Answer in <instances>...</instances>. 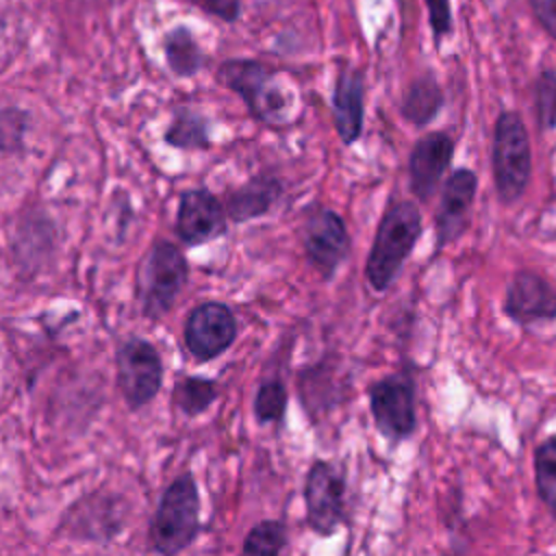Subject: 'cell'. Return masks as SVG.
<instances>
[{"label":"cell","mask_w":556,"mask_h":556,"mask_svg":"<svg viewBox=\"0 0 556 556\" xmlns=\"http://www.w3.org/2000/svg\"><path fill=\"white\" fill-rule=\"evenodd\" d=\"M306 521L317 534H332L345 515V480L328 460H315L304 480Z\"/></svg>","instance_id":"7"},{"label":"cell","mask_w":556,"mask_h":556,"mask_svg":"<svg viewBox=\"0 0 556 556\" xmlns=\"http://www.w3.org/2000/svg\"><path fill=\"white\" fill-rule=\"evenodd\" d=\"M178 237L191 245L211 241L226 230V213L219 200L206 189L185 191L176 219Z\"/></svg>","instance_id":"14"},{"label":"cell","mask_w":556,"mask_h":556,"mask_svg":"<svg viewBox=\"0 0 556 556\" xmlns=\"http://www.w3.org/2000/svg\"><path fill=\"white\" fill-rule=\"evenodd\" d=\"M163 365L152 343L126 341L117 352V384L130 408L146 406L161 389Z\"/></svg>","instance_id":"8"},{"label":"cell","mask_w":556,"mask_h":556,"mask_svg":"<svg viewBox=\"0 0 556 556\" xmlns=\"http://www.w3.org/2000/svg\"><path fill=\"white\" fill-rule=\"evenodd\" d=\"M165 141L176 148H208L206 124L200 115L180 111L167 128Z\"/></svg>","instance_id":"22"},{"label":"cell","mask_w":556,"mask_h":556,"mask_svg":"<svg viewBox=\"0 0 556 556\" xmlns=\"http://www.w3.org/2000/svg\"><path fill=\"white\" fill-rule=\"evenodd\" d=\"M287 543L285 523L278 519H265L256 523L241 547V556H278Z\"/></svg>","instance_id":"21"},{"label":"cell","mask_w":556,"mask_h":556,"mask_svg":"<svg viewBox=\"0 0 556 556\" xmlns=\"http://www.w3.org/2000/svg\"><path fill=\"white\" fill-rule=\"evenodd\" d=\"M476 189H478V178L471 169H456L445 180L441 204L434 219L439 245H447L465 232L469 224V211L476 198Z\"/></svg>","instance_id":"12"},{"label":"cell","mask_w":556,"mask_h":556,"mask_svg":"<svg viewBox=\"0 0 556 556\" xmlns=\"http://www.w3.org/2000/svg\"><path fill=\"white\" fill-rule=\"evenodd\" d=\"M428 7V20L432 26V33L437 39L450 35L452 30V11L450 0H426Z\"/></svg>","instance_id":"26"},{"label":"cell","mask_w":556,"mask_h":556,"mask_svg":"<svg viewBox=\"0 0 556 556\" xmlns=\"http://www.w3.org/2000/svg\"><path fill=\"white\" fill-rule=\"evenodd\" d=\"M536 22L545 28V33L556 39V0H528Z\"/></svg>","instance_id":"27"},{"label":"cell","mask_w":556,"mask_h":556,"mask_svg":"<svg viewBox=\"0 0 556 556\" xmlns=\"http://www.w3.org/2000/svg\"><path fill=\"white\" fill-rule=\"evenodd\" d=\"M176 406L189 415V417H195L200 413H204L213 400L217 397V384L213 380H206V378H182L176 387H174V393H172Z\"/></svg>","instance_id":"19"},{"label":"cell","mask_w":556,"mask_h":556,"mask_svg":"<svg viewBox=\"0 0 556 556\" xmlns=\"http://www.w3.org/2000/svg\"><path fill=\"white\" fill-rule=\"evenodd\" d=\"M534 109L541 130L556 126V72L543 70L534 80Z\"/></svg>","instance_id":"24"},{"label":"cell","mask_w":556,"mask_h":556,"mask_svg":"<svg viewBox=\"0 0 556 556\" xmlns=\"http://www.w3.org/2000/svg\"><path fill=\"white\" fill-rule=\"evenodd\" d=\"M187 280V263L169 241H159L139 269V300L146 317H161L169 311Z\"/></svg>","instance_id":"5"},{"label":"cell","mask_w":556,"mask_h":556,"mask_svg":"<svg viewBox=\"0 0 556 556\" xmlns=\"http://www.w3.org/2000/svg\"><path fill=\"white\" fill-rule=\"evenodd\" d=\"M287 408V389L285 384L274 378L267 380L258 387L256 397H254V415L261 424H271V421H280Z\"/></svg>","instance_id":"23"},{"label":"cell","mask_w":556,"mask_h":556,"mask_svg":"<svg viewBox=\"0 0 556 556\" xmlns=\"http://www.w3.org/2000/svg\"><path fill=\"white\" fill-rule=\"evenodd\" d=\"M239 2H241V0H204V4L208 7V11L215 13V15H219V17L226 20V22L237 20Z\"/></svg>","instance_id":"28"},{"label":"cell","mask_w":556,"mask_h":556,"mask_svg":"<svg viewBox=\"0 0 556 556\" xmlns=\"http://www.w3.org/2000/svg\"><path fill=\"white\" fill-rule=\"evenodd\" d=\"M493 180L504 204L519 200L530 182L532 152L526 124L517 111H502L493 126Z\"/></svg>","instance_id":"4"},{"label":"cell","mask_w":556,"mask_h":556,"mask_svg":"<svg viewBox=\"0 0 556 556\" xmlns=\"http://www.w3.org/2000/svg\"><path fill=\"white\" fill-rule=\"evenodd\" d=\"M200 530V495L191 473L178 476L161 495L150 521V543L161 556L189 547Z\"/></svg>","instance_id":"3"},{"label":"cell","mask_w":556,"mask_h":556,"mask_svg":"<svg viewBox=\"0 0 556 556\" xmlns=\"http://www.w3.org/2000/svg\"><path fill=\"white\" fill-rule=\"evenodd\" d=\"M24 135V115L20 111L0 113V150H15Z\"/></svg>","instance_id":"25"},{"label":"cell","mask_w":556,"mask_h":556,"mask_svg":"<svg viewBox=\"0 0 556 556\" xmlns=\"http://www.w3.org/2000/svg\"><path fill=\"white\" fill-rule=\"evenodd\" d=\"M165 54L169 61V67L178 76H191L202 65L200 48L193 39V35L187 28H176L165 37Z\"/></svg>","instance_id":"18"},{"label":"cell","mask_w":556,"mask_h":556,"mask_svg":"<svg viewBox=\"0 0 556 556\" xmlns=\"http://www.w3.org/2000/svg\"><path fill=\"white\" fill-rule=\"evenodd\" d=\"M217 78L241 96L258 122L269 126H282L289 122L291 98L269 65L252 59H230L217 70Z\"/></svg>","instance_id":"2"},{"label":"cell","mask_w":556,"mask_h":556,"mask_svg":"<svg viewBox=\"0 0 556 556\" xmlns=\"http://www.w3.org/2000/svg\"><path fill=\"white\" fill-rule=\"evenodd\" d=\"M534 482L543 504L556 515V434L534 452Z\"/></svg>","instance_id":"20"},{"label":"cell","mask_w":556,"mask_h":556,"mask_svg":"<svg viewBox=\"0 0 556 556\" xmlns=\"http://www.w3.org/2000/svg\"><path fill=\"white\" fill-rule=\"evenodd\" d=\"M369 408L378 432L402 441L415 430V380L408 371L380 378L369 387Z\"/></svg>","instance_id":"6"},{"label":"cell","mask_w":556,"mask_h":556,"mask_svg":"<svg viewBox=\"0 0 556 556\" xmlns=\"http://www.w3.org/2000/svg\"><path fill=\"white\" fill-rule=\"evenodd\" d=\"M421 235V213L415 202L400 200L384 211L369 256L365 276L371 289L384 291L400 274L404 261Z\"/></svg>","instance_id":"1"},{"label":"cell","mask_w":556,"mask_h":556,"mask_svg":"<svg viewBox=\"0 0 556 556\" xmlns=\"http://www.w3.org/2000/svg\"><path fill=\"white\" fill-rule=\"evenodd\" d=\"M348 250L350 235L339 213L321 208L308 219L304 230V254L319 274L330 278L339 263L348 256Z\"/></svg>","instance_id":"10"},{"label":"cell","mask_w":556,"mask_h":556,"mask_svg":"<svg viewBox=\"0 0 556 556\" xmlns=\"http://www.w3.org/2000/svg\"><path fill=\"white\" fill-rule=\"evenodd\" d=\"M443 104L441 87L432 76H419L408 85V91L402 100V115L415 124L426 126L432 122Z\"/></svg>","instance_id":"17"},{"label":"cell","mask_w":556,"mask_h":556,"mask_svg":"<svg viewBox=\"0 0 556 556\" xmlns=\"http://www.w3.org/2000/svg\"><path fill=\"white\" fill-rule=\"evenodd\" d=\"M237 337L232 311L222 302H204L195 306L185 324L187 350L198 361H211L226 352Z\"/></svg>","instance_id":"9"},{"label":"cell","mask_w":556,"mask_h":556,"mask_svg":"<svg viewBox=\"0 0 556 556\" xmlns=\"http://www.w3.org/2000/svg\"><path fill=\"white\" fill-rule=\"evenodd\" d=\"M504 311L517 324L554 319L556 289L543 276L530 269H519L506 289Z\"/></svg>","instance_id":"11"},{"label":"cell","mask_w":556,"mask_h":556,"mask_svg":"<svg viewBox=\"0 0 556 556\" xmlns=\"http://www.w3.org/2000/svg\"><path fill=\"white\" fill-rule=\"evenodd\" d=\"M452 154L454 141L445 132H428L413 146L408 156V174L410 191L419 200H428L434 193L452 163Z\"/></svg>","instance_id":"13"},{"label":"cell","mask_w":556,"mask_h":556,"mask_svg":"<svg viewBox=\"0 0 556 556\" xmlns=\"http://www.w3.org/2000/svg\"><path fill=\"white\" fill-rule=\"evenodd\" d=\"M280 191L282 187L276 178L256 176L228 198L226 211L235 222H245V219L265 215L278 200Z\"/></svg>","instance_id":"16"},{"label":"cell","mask_w":556,"mask_h":556,"mask_svg":"<svg viewBox=\"0 0 556 556\" xmlns=\"http://www.w3.org/2000/svg\"><path fill=\"white\" fill-rule=\"evenodd\" d=\"M363 76L354 67H343L334 80L332 113L334 128L345 146L354 143L363 130Z\"/></svg>","instance_id":"15"}]
</instances>
